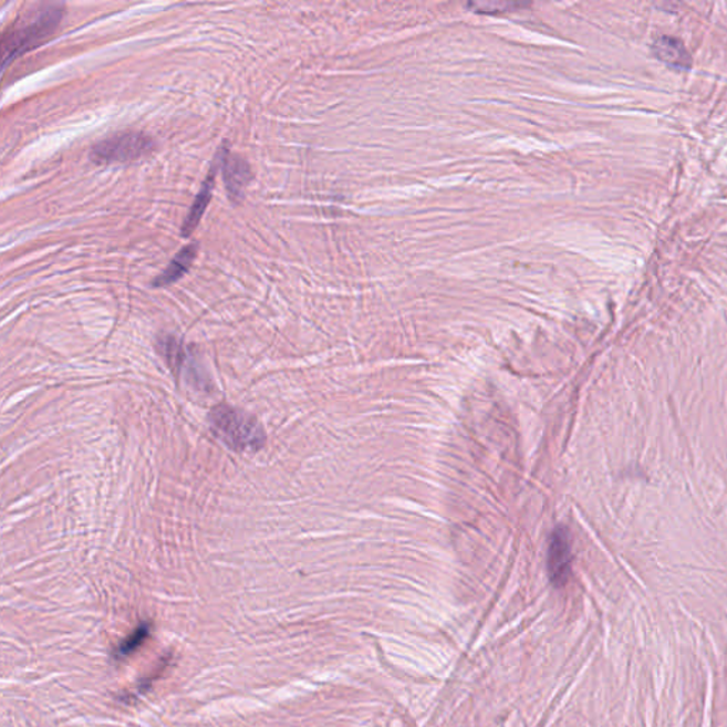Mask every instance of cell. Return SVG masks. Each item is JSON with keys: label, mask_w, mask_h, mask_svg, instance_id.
Returning <instances> with one entry per match:
<instances>
[{"label": "cell", "mask_w": 727, "mask_h": 727, "mask_svg": "<svg viewBox=\"0 0 727 727\" xmlns=\"http://www.w3.org/2000/svg\"><path fill=\"white\" fill-rule=\"evenodd\" d=\"M466 7L475 10V13L495 14L499 12H508L509 9H519V3H468Z\"/></svg>", "instance_id": "30bf717a"}, {"label": "cell", "mask_w": 727, "mask_h": 727, "mask_svg": "<svg viewBox=\"0 0 727 727\" xmlns=\"http://www.w3.org/2000/svg\"><path fill=\"white\" fill-rule=\"evenodd\" d=\"M571 561V541L569 530L559 526L550 536L548 549V571L549 579L554 586H563L570 579Z\"/></svg>", "instance_id": "277c9868"}, {"label": "cell", "mask_w": 727, "mask_h": 727, "mask_svg": "<svg viewBox=\"0 0 727 727\" xmlns=\"http://www.w3.org/2000/svg\"><path fill=\"white\" fill-rule=\"evenodd\" d=\"M228 149L222 147L219 149L215 162L210 165L207 179L204 180L202 188H200L197 198H195L193 207H190L187 218H185L183 227H180V235L184 238H189L190 235L197 229L200 219H202L205 210H207L210 199H212V190L215 187V177L222 167L225 154Z\"/></svg>", "instance_id": "5b68a950"}, {"label": "cell", "mask_w": 727, "mask_h": 727, "mask_svg": "<svg viewBox=\"0 0 727 727\" xmlns=\"http://www.w3.org/2000/svg\"><path fill=\"white\" fill-rule=\"evenodd\" d=\"M652 53L661 62L668 64L671 67L679 70H689L692 66V59L688 50L684 46L681 40L669 37H661L652 43Z\"/></svg>", "instance_id": "ba28073f"}, {"label": "cell", "mask_w": 727, "mask_h": 727, "mask_svg": "<svg viewBox=\"0 0 727 727\" xmlns=\"http://www.w3.org/2000/svg\"><path fill=\"white\" fill-rule=\"evenodd\" d=\"M157 147L149 135L139 132H124L102 139L90 152V159L94 164H122L137 162L147 157Z\"/></svg>", "instance_id": "3957f363"}, {"label": "cell", "mask_w": 727, "mask_h": 727, "mask_svg": "<svg viewBox=\"0 0 727 727\" xmlns=\"http://www.w3.org/2000/svg\"><path fill=\"white\" fill-rule=\"evenodd\" d=\"M198 252V242L189 243L184 249H180L178 255L170 260L168 268L154 280L153 288H167V285L178 282L180 278H184L188 273L190 266L197 259Z\"/></svg>", "instance_id": "52a82bcc"}, {"label": "cell", "mask_w": 727, "mask_h": 727, "mask_svg": "<svg viewBox=\"0 0 727 727\" xmlns=\"http://www.w3.org/2000/svg\"><path fill=\"white\" fill-rule=\"evenodd\" d=\"M210 428L220 440L237 453L262 449L266 435L258 420L230 405H219L210 411Z\"/></svg>", "instance_id": "7a4b0ae2"}, {"label": "cell", "mask_w": 727, "mask_h": 727, "mask_svg": "<svg viewBox=\"0 0 727 727\" xmlns=\"http://www.w3.org/2000/svg\"><path fill=\"white\" fill-rule=\"evenodd\" d=\"M222 177L225 187H227L229 199L233 204L242 202L245 190L248 188L250 180L253 179L252 168L246 159L237 154L227 152L222 162Z\"/></svg>", "instance_id": "8992f818"}, {"label": "cell", "mask_w": 727, "mask_h": 727, "mask_svg": "<svg viewBox=\"0 0 727 727\" xmlns=\"http://www.w3.org/2000/svg\"><path fill=\"white\" fill-rule=\"evenodd\" d=\"M149 631H152V625L144 623L137 626V630L127 638L120 644L117 648V658H125L129 654H133L134 651H137L139 646L144 644V641L148 638Z\"/></svg>", "instance_id": "9c48e42d"}, {"label": "cell", "mask_w": 727, "mask_h": 727, "mask_svg": "<svg viewBox=\"0 0 727 727\" xmlns=\"http://www.w3.org/2000/svg\"><path fill=\"white\" fill-rule=\"evenodd\" d=\"M63 8L60 4H42L28 13L20 14L14 22L3 30L2 59L3 70L23 54L42 46L56 33L63 19Z\"/></svg>", "instance_id": "6da1fadb"}]
</instances>
